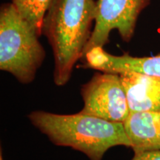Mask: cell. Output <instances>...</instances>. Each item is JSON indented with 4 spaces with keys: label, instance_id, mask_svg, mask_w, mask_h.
Segmentation results:
<instances>
[{
    "label": "cell",
    "instance_id": "3",
    "mask_svg": "<svg viewBox=\"0 0 160 160\" xmlns=\"http://www.w3.org/2000/svg\"><path fill=\"white\" fill-rule=\"evenodd\" d=\"M40 36L11 2L0 6V69L19 82L35 79L45 58Z\"/></svg>",
    "mask_w": 160,
    "mask_h": 160
},
{
    "label": "cell",
    "instance_id": "6",
    "mask_svg": "<svg viewBox=\"0 0 160 160\" xmlns=\"http://www.w3.org/2000/svg\"><path fill=\"white\" fill-rule=\"evenodd\" d=\"M83 68L108 73L137 72L160 77V55L137 57L127 54L116 56L108 53L102 47L93 48L81 59Z\"/></svg>",
    "mask_w": 160,
    "mask_h": 160
},
{
    "label": "cell",
    "instance_id": "9",
    "mask_svg": "<svg viewBox=\"0 0 160 160\" xmlns=\"http://www.w3.org/2000/svg\"><path fill=\"white\" fill-rule=\"evenodd\" d=\"M22 17L28 21L39 36L42 35L44 16L51 0H11Z\"/></svg>",
    "mask_w": 160,
    "mask_h": 160
},
{
    "label": "cell",
    "instance_id": "5",
    "mask_svg": "<svg viewBox=\"0 0 160 160\" xmlns=\"http://www.w3.org/2000/svg\"><path fill=\"white\" fill-rule=\"evenodd\" d=\"M97 1V19L82 57L93 48H104L109 42L110 34L113 30H117L124 42H129L134 35L138 18L151 2V0Z\"/></svg>",
    "mask_w": 160,
    "mask_h": 160
},
{
    "label": "cell",
    "instance_id": "7",
    "mask_svg": "<svg viewBox=\"0 0 160 160\" xmlns=\"http://www.w3.org/2000/svg\"><path fill=\"white\" fill-rule=\"evenodd\" d=\"M131 112L160 109V77L137 72L120 73Z\"/></svg>",
    "mask_w": 160,
    "mask_h": 160
},
{
    "label": "cell",
    "instance_id": "1",
    "mask_svg": "<svg viewBox=\"0 0 160 160\" xmlns=\"http://www.w3.org/2000/svg\"><path fill=\"white\" fill-rule=\"evenodd\" d=\"M97 16L95 0H51L44 16L42 35L53 50L57 86L68 83L76 63L82 58Z\"/></svg>",
    "mask_w": 160,
    "mask_h": 160
},
{
    "label": "cell",
    "instance_id": "10",
    "mask_svg": "<svg viewBox=\"0 0 160 160\" xmlns=\"http://www.w3.org/2000/svg\"><path fill=\"white\" fill-rule=\"evenodd\" d=\"M131 160H160V151H149L134 153Z\"/></svg>",
    "mask_w": 160,
    "mask_h": 160
},
{
    "label": "cell",
    "instance_id": "11",
    "mask_svg": "<svg viewBox=\"0 0 160 160\" xmlns=\"http://www.w3.org/2000/svg\"><path fill=\"white\" fill-rule=\"evenodd\" d=\"M0 160H4V159H3L2 154V151H1V154H0Z\"/></svg>",
    "mask_w": 160,
    "mask_h": 160
},
{
    "label": "cell",
    "instance_id": "4",
    "mask_svg": "<svg viewBox=\"0 0 160 160\" xmlns=\"http://www.w3.org/2000/svg\"><path fill=\"white\" fill-rule=\"evenodd\" d=\"M99 72L82 87L84 107L80 112L123 123L130 114V109L120 76Z\"/></svg>",
    "mask_w": 160,
    "mask_h": 160
},
{
    "label": "cell",
    "instance_id": "8",
    "mask_svg": "<svg viewBox=\"0 0 160 160\" xmlns=\"http://www.w3.org/2000/svg\"><path fill=\"white\" fill-rule=\"evenodd\" d=\"M123 125L134 153L160 151V109L131 112Z\"/></svg>",
    "mask_w": 160,
    "mask_h": 160
},
{
    "label": "cell",
    "instance_id": "2",
    "mask_svg": "<svg viewBox=\"0 0 160 160\" xmlns=\"http://www.w3.org/2000/svg\"><path fill=\"white\" fill-rule=\"evenodd\" d=\"M28 117L53 144L82 152L90 160H102L108 150L115 146L131 148L122 122L81 112L65 115L36 111Z\"/></svg>",
    "mask_w": 160,
    "mask_h": 160
}]
</instances>
